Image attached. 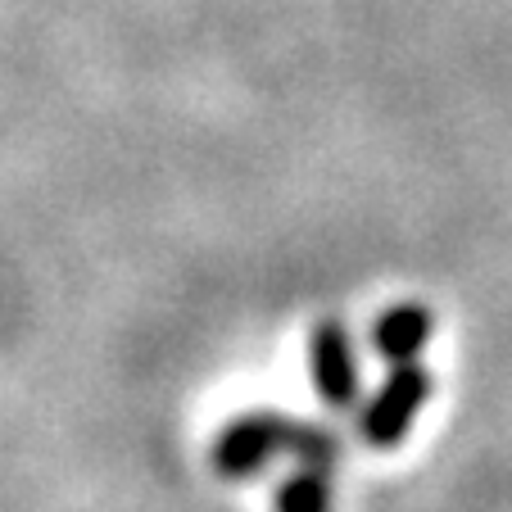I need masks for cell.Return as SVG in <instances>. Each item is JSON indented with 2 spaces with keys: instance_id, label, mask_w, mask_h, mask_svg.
I'll list each match as a JSON object with an SVG mask.
<instances>
[{
  "instance_id": "1",
  "label": "cell",
  "mask_w": 512,
  "mask_h": 512,
  "mask_svg": "<svg viewBox=\"0 0 512 512\" xmlns=\"http://www.w3.org/2000/svg\"><path fill=\"white\" fill-rule=\"evenodd\" d=\"M277 454H295L300 467L331 472V467L340 463V440L313 422H290V417H281V413H250V417H236V422L218 435L213 467L223 476H254Z\"/></svg>"
},
{
  "instance_id": "2",
  "label": "cell",
  "mask_w": 512,
  "mask_h": 512,
  "mask_svg": "<svg viewBox=\"0 0 512 512\" xmlns=\"http://www.w3.org/2000/svg\"><path fill=\"white\" fill-rule=\"evenodd\" d=\"M426 395H431V377H426L417 363H395L390 381L377 390V399H372V404L363 408V417H358L363 440L377 449L399 445L408 435V426L417 422V413H422Z\"/></svg>"
},
{
  "instance_id": "4",
  "label": "cell",
  "mask_w": 512,
  "mask_h": 512,
  "mask_svg": "<svg viewBox=\"0 0 512 512\" xmlns=\"http://www.w3.org/2000/svg\"><path fill=\"white\" fill-rule=\"evenodd\" d=\"M426 340H431V313L422 304H399V309L381 313V322L372 327V345H377V354L390 358V368L413 363Z\"/></svg>"
},
{
  "instance_id": "3",
  "label": "cell",
  "mask_w": 512,
  "mask_h": 512,
  "mask_svg": "<svg viewBox=\"0 0 512 512\" xmlns=\"http://www.w3.org/2000/svg\"><path fill=\"white\" fill-rule=\"evenodd\" d=\"M313 386H318L322 404L345 408L358 395V368H354V345L340 322H318L313 331Z\"/></svg>"
},
{
  "instance_id": "5",
  "label": "cell",
  "mask_w": 512,
  "mask_h": 512,
  "mask_svg": "<svg viewBox=\"0 0 512 512\" xmlns=\"http://www.w3.org/2000/svg\"><path fill=\"white\" fill-rule=\"evenodd\" d=\"M277 512H331V472L300 467L277 490Z\"/></svg>"
}]
</instances>
